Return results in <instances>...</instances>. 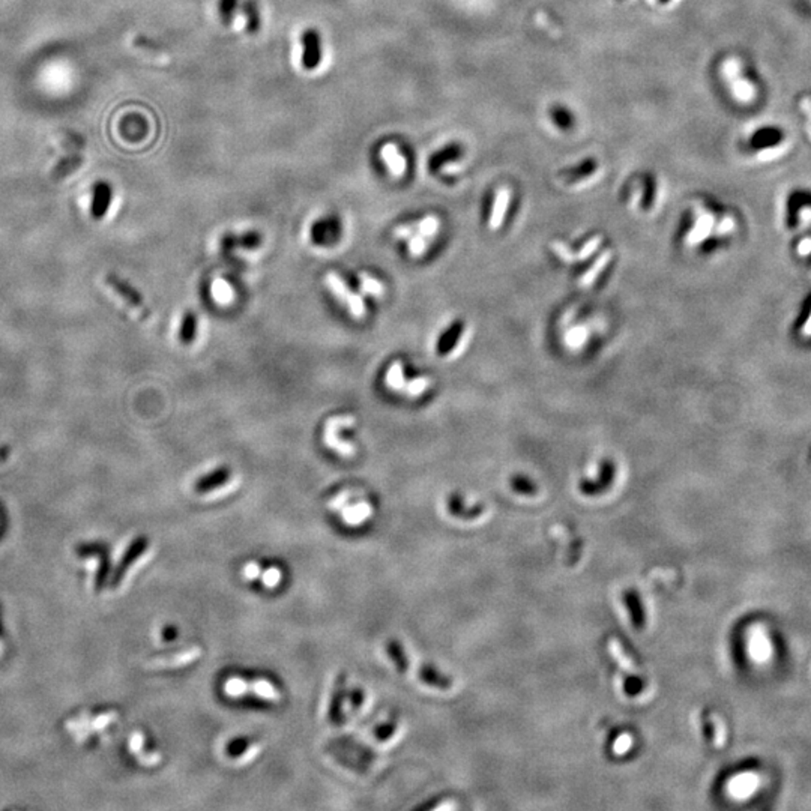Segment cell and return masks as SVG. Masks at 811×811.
<instances>
[{
    "instance_id": "6da1fadb",
    "label": "cell",
    "mask_w": 811,
    "mask_h": 811,
    "mask_svg": "<svg viewBox=\"0 0 811 811\" xmlns=\"http://www.w3.org/2000/svg\"><path fill=\"white\" fill-rule=\"evenodd\" d=\"M117 719L119 712L116 709L94 706L70 714L63 722V730L82 747H97L110 736Z\"/></svg>"
},
{
    "instance_id": "7a4b0ae2",
    "label": "cell",
    "mask_w": 811,
    "mask_h": 811,
    "mask_svg": "<svg viewBox=\"0 0 811 811\" xmlns=\"http://www.w3.org/2000/svg\"><path fill=\"white\" fill-rule=\"evenodd\" d=\"M75 557L80 570L85 574L87 589L94 594L109 587V571L106 552L97 544H85L77 548Z\"/></svg>"
},
{
    "instance_id": "3957f363",
    "label": "cell",
    "mask_w": 811,
    "mask_h": 811,
    "mask_svg": "<svg viewBox=\"0 0 811 811\" xmlns=\"http://www.w3.org/2000/svg\"><path fill=\"white\" fill-rule=\"evenodd\" d=\"M356 420L352 415H339L332 416L325 424L323 428V443L337 452L338 455L344 457V459H352L356 454V448L350 440H344L339 435L342 430H347L355 425Z\"/></svg>"
},
{
    "instance_id": "277c9868",
    "label": "cell",
    "mask_w": 811,
    "mask_h": 811,
    "mask_svg": "<svg viewBox=\"0 0 811 811\" xmlns=\"http://www.w3.org/2000/svg\"><path fill=\"white\" fill-rule=\"evenodd\" d=\"M104 281H106V285L109 289L119 298L129 310H133L141 320H148L151 317V311L145 303V299H143V296L134 285H131L128 281L114 276V273H109Z\"/></svg>"
},
{
    "instance_id": "5b68a950",
    "label": "cell",
    "mask_w": 811,
    "mask_h": 811,
    "mask_svg": "<svg viewBox=\"0 0 811 811\" xmlns=\"http://www.w3.org/2000/svg\"><path fill=\"white\" fill-rule=\"evenodd\" d=\"M326 285H328V289L331 290V293L342 303L343 305H346V308L349 310V312L352 314L353 317L356 319H362L365 316V312H367V308H365V303L362 296H359L358 293L353 292L350 287L347 285V283L338 276V273L330 271L326 273Z\"/></svg>"
},
{
    "instance_id": "8992f818",
    "label": "cell",
    "mask_w": 811,
    "mask_h": 811,
    "mask_svg": "<svg viewBox=\"0 0 811 811\" xmlns=\"http://www.w3.org/2000/svg\"><path fill=\"white\" fill-rule=\"evenodd\" d=\"M343 236V222L338 215H326L310 227V241L319 248H332Z\"/></svg>"
},
{
    "instance_id": "52a82bcc",
    "label": "cell",
    "mask_w": 811,
    "mask_h": 811,
    "mask_svg": "<svg viewBox=\"0 0 811 811\" xmlns=\"http://www.w3.org/2000/svg\"><path fill=\"white\" fill-rule=\"evenodd\" d=\"M148 548H149V540L146 538V536H138V538H136L133 543H131L129 547L126 548L125 555L122 556L121 562L117 564L116 570L113 571V575L109 582V587H111L113 591L119 589L124 583V580H125V577L128 575L129 570L133 568L138 562V559L148 552Z\"/></svg>"
},
{
    "instance_id": "ba28073f",
    "label": "cell",
    "mask_w": 811,
    "mask_h": 811,
    "mask_svg": "<svg viewBox=\"0 0 811 811\" xmlns=\"http://www.w3.org/2000/svg\"><path fill=\"white\" fill-rule=\"evenodd\" d=\"M233 484V474L232 469L227 466H221L214 469L212 472L203 475L197 482L194 484V491L197 494H218L221 491L229 490Z\"/></svg>"
},
{
    "instance_id": "9c48e42d",
    "label": "cell",
    "mask_w": 811,
    "mask_h": 811,
    "mask_svg": "<svg viewBox=\"0 0 811 811\" xmlns=\"http://www.w3.org/2000/svg\"><path fill=\"white\" fill-rule=\"evenodd\" d=\"M300 45H303V67L307 71H314L319 68L322 62V36L317 29L308 28L300 35Z\"/></svg>"
},
{
    "instance_id": "30bf717a",
    "label": "cell",
    "mask_w": 811,
    "mask_h": 811,
    "mask_svg": "<svg viewBox=\"0 0 811 811\" xmlns=\"http://www.w3.org/2000/svg\"><path fill=\"white\" fill-rule=\"evenodd\" d=\"M200 655H202V648L197 645H190L180 649L160 653V655H153L149 658V663L155 667H164V669H168V667H180L190 664L197 660Z\"/></svg>"
},
{
    "instance_id": "8fae6325",
    "label": "cell",
    "mask_w": 811,
    "mask_h": 811,
    "mask_svg": "<svg viewBox=\"0 0 811 811\" xmlns=\"http://www.w3.org/2000/svg\"><path fill=\"white\" fill-rule=\"evenodd\" d=\"M113 202V187L107 180H97L92 187V199H90V215L95 221H101L109 214Z\"/></svg>"
},
{
    "instance_id": "7c38bea8",
    "label": "cell",
    "mask_w": 811,
    "mask_h": 811,
    "mask_svg": "<svg viewBox=\"0 0 811 811\" xmlns=\"http://www.w3.org/2000/svg\"><path fill=\"white\" fill-rule=\"evenodd\" d=\"M128 749L134 754L137 762L143 766H155L161 762V753L158 750H149L146 747V736L143 731L136 730L128 738Z\"/></svg>"
},
{
    "instance_id": "4fadbf2b",
    "label": "cell",
    "mask_w": 811,
    "mask_h": 811,
    "mask_svg": "<svg viewBox=\"0 0 811 811\" xmlns=\"http://www.w3.org/2000/svg\"><path fill=\"white\" fill-rule=\"evenodd\" d=\"M356 496L339 509V514H342L344 523L349 526H359L373 514L371 504L365 499L356 498Z\"/></svg>"
},
{
    "instance_id": "5bb4252c",
    "label": "cell",
    "mask_w": 811,
    "mask_h": 811,
    "mask_svg": "<svg viewBox=\"0 0 811 811\" xmlns=\"http://www.w3.org/2000/svg\"><path fill=\"white\" fill-rule=\"evenodd\" d=\"M260 750V742L251 738H238L226 747V754L232 761H250Z\"/></svg>"
},
{
    "instance_id": "9a60e30c",
    "label": "cell",
    "mask_w": 811,
    "mask_h": 811,
    "mask_svg": "<svg viewBox=\"0 0 811 811\" xmlns=\"http://www.w3.org/2000/svg\"><path fill=\"white\" fill-rule=\"evenodd\" d=\"M344 690H346L344 688V675H339L335 679L331 704H330V722L334 724L342 722V709H343V703H344Z\"/></svg>"
},
{
    "instance_id": "2e32d148",
    "label": "cell",
    "mask_w": 811,
    "mask_h": 811,
    "mask_svg": "<svg viewBox=\"0 0 811 811\" xmlns=\"http://www.w3.org/2000/svg\"><path fill=\"white\" fill-rule=\"evenodd\" d=\"M199 332V319H197V314L192 312V311H187L184 314V317H182L180 326H179V339L182 342V344H192L195 337H197Z\"/></svg>"
},
{
    "instance_id": "e0dca14e",
    "label": "cell",
    "mask_w": 811,
    "mask_h": 811,
    "mask_svg": "<svg viewBox=\"0 0 811 811\" xmlns=\"http://www.w3.org/2000/svg\"><path fill=\"white\" fill-rule=\"evenodd\" d=\"M509 199H511V192H509L508 188L499 190L498 195H496V202H494L493 212L490 217V229L491 230H498L502 226V221H504V217L506 214V209L509 205Z\"/></svg>"
},
{
    "instance_id": "ac0fdd59",
    "label": "cell",
    "mask_w": 811,
    "mask_h": 811,
    "mask_svg": "<svg viewBox=\"0 0 811 811\" xmlns=\"http://www.w3.org/2000/svg\"><path fill=\"white\" fill-rule=\"evenodd\" d=\"M222 245L226 248H246V250H253V248L261 245V236L257 232H246L239 234V236L229 234L222 241Z\"/></svg>"
},
{
    "instance_id": "d6986e66",
    "label": "cell",
    "mask_w": 811,
    "mask_h": 811,
    "mask_svg": "<svg viewBox=\"0 0 811 811\" xmlns=\"http://www.w3.org/2000/svg\"><path fill=\"white\" fill-rule=\"evenodd\" d=\"M211 295L212 299L218 305H230L234 300V290L230 283L224 278H215L211 284Z\"/></svg>"
},
{
    "instance_id": "ffe728a7",
    "label": "cell",
    "mask_w": 811,
    "mask_h": 811,
    "mask_svg": "<svg viewBox=\"0 0 811 811\" xmlns=\"http://www.w3.org/2000/svg\"><path fill=\"white\" fill-rule=\"evenodd\" d=\"M248 684H250V690L260 699L271 700V702H278L281 699V691L271 681H268V679L258 677V679H254V681L248 682Z\"/></svg>"
},
{
    "instance_id": "44dd1931",
    "label": "cell",
    "mask_w": 811,
    "mask_h": 811,
    "mask_svg": "<svg viewBox=\"0 0 811 811\" xmlns=\"http://www.w3.org/2000/svg\"><path fill=\"white\" fill-rule=\"evenodd\" d=\"M712 227H714V217L711 214H706V212L700 214L695 229H692L688 234L687 242L690 245L702 242L704 238H708V234L711 233Z\"/></svg>"
},
{
    "instance_id": "7402d4cb",
    "label": "cell",
    "mask_w": 811,
    "mask_h": 811,
    "mask_svg": "<svg viewBox=\"0 0 811 811\" xmlns=\"http://www.w3.org/2000/svg\"><path fill=\"white\" fill-rule=\"evenodd\" d=\"M239 6H241L242 12H244L245 17H246V31H248V33L256 35V33L260 31V26H261V21H260V11H258V6H257V2H256V0H242Z\"/></svg>"
},
{
    "instance_id": "603a6c76",
    "label": "cell",
    "mask_w": 811,
    "mask_h": 811,
    "mask_svg": "<svg viewBox=\"0 0 811 811\" xmlns=\"http://www.w3.org/2000/svg\"><path fill=\"white\" fill-rule=\"evenodd\" d=\"M420 677L423 682L439 690H450L452 687V681L450 677L437 673L435 669H428V667H423L420 670Z\"/></svg>"
},
{
    "instance_id": "cb8c5ba5",
    "label": "cell",
    "mask_w": 811,
    "mask_h": 811,
    "mask_svg": "<svg viewBox=\"0 0 811 811\" xmlns=\"http://www.w3.org/2000/svg\"><path fill=\"white\" fill-rule=\"evenodd\" d=\"M610 258H611V251H610V250H606L603 254H601V256L597 258V261L592 265V268H591L589 271H587V272L584 273V276L582 277L580 285H582V287H589V285H592V283L597 280V277L599 276L601 271H603V269L606 268V265L609 263Z\"/></svg>"
},
{
    "instance_id": "d4e9b609",
    "label": "cell",
    "mask_w": 811,
    "mask_h": 811,
    "mask_svg": "<svg viewBox=\"0 0 811 811\" xmlns=\"http://www.w3.org/2000/svg\"><path fill=\"white\" fill-rule=\"evenodd\" d=\"M385 383L389 389H394V391H401L404 388V385H405L404 369H403V364L400 361H396V362L391 364V367L386 371Z\"/></svg>"
},
{
    "instance_id": "484cf974",
    "label": "cell",
    "mask_w": 811,
    "mask_h": 811,
    "mask_svg": "<svg viewBox=\"0 0 811 811\" xmlns=\"http://www.w3.org/2000/svg\"><path fill=\"white\" fill-rule=\"evenodd\" d=\"M386 648H388V653H389L391 660L394 661V664L397 665V670L400 673L408 672L409 670V661H408V657H405L403 646L400 645L398 640H389Z\"/></svg>"
},
{
    "instance_id": "4316f807",
    "label": "cell",
    "mask_w": 811,
    "mask_h": 811,
    "mask_svg": "<svg viewBox=\"0 0 811 811\" xmlns=\"http://www.w3.org/2000/svg\"><path fill=\"white\" fill-rule=\"evenodd\" d=\"M460 331L462 328L460 326H452V328L447 332L443 334L442 338L439 339V346H437V352L440 355H445V353H450L454 350V347H457L460 342Z\"/></svg>"
},
{
    "instance_id": "83f0119b",
    "label": "cell",
    "mask_w": 811,
    "mask_h": 811,
    "mask_svg": "<svg viewBox=\"0 0 811 811\" xmlns=\"http://www.w3.org/2000/svg\"><path fill=\"white\" fill-rule=\"evenodd\" d=\"M250 690V684L239 676H233L224 682V692L230 697H241Z\"/></svg>"
},
{
    "instance_id": "f1b7e54d",
    "label": "cell",
    "mask_w": 811,
    "mask_h": 811,
    "mask_svg": "<svg viewBox=\"0 0 811 811\" xmlns=\"http://www.w3.org/2000/svg\"><path fill=\"white\" fill-rule=\"evenodd\" d=\"M626 604L630 606V610L633 613V624L636 628H643L645 625V611L642 609V604H640V599L638 597H636V594L630 592L626 594L625 597Z\"/></svg>"
},
{
    "instance_id": "f546056e",
    "label": "cell",
    "mask_w": 811,
    "mask_h": 811,
    "mask_svg": "<svg viewBox=\"0 0 811 811\" xmlns=\"http://www.w3.org/2000/svg\"><path fill=\"white\" fill-rule=\"evenodd\" d=\"M729 82H731V89H734V94L738 99L750 101L754 97V87L749 82L741 80L739 74L734 78H730Z\"/></svg>"
},
{
    "instance_id": "4dcf8cb0",
    "label": "cell",
    "mask_w": 811,
    "mask_h": 811,
    "mask_svg": "<svg viewBox=\"0 0 811 811\" xmlns=\"http://www.w3.org/2000/svg\"><path fill=\"white\" fill-rule=\"evenodd\" d=\"M239 5H241L239 0H218V12L222 24L224 26L232 24L234 12L238 11Z\"/></svg>"
},
{
    "instance_id": "1f68e13d",
    "label": "cell",
    "mask_w": 811,
    "mask_h": 811,
    "mask_svg": "<svg viewBox=\"0 0 811 811\" xmlns=\"http://www.w3.org/2000/svg\"><path fill=\"white\" fill-rule=\"evenodd\" d=\"M258 579L261 580V584H263L265 587H269V589H272V587H277L281 583L283 571L278 567L263 568V571H261Z\"/></svg>"
},
{
    "instance_id": "d6a6232c",
    "label": "cell",
    "mask_w": 811,
    "mask_h": 811,
    "mask_svg": "<svg viewBox=\"0 0 811 811\" xmlns=\"http://www.w3.org/2000/svg\"><path fill=\"white\" fill-rule=\"evenodd\" d=\"M359 280H361V289L364 293L374 295V296H381L383 293L382 283L376 280L374 277L369 276V273H361Z\"/></svg>"
},
{
    "instance_id": "836d02e7",
    "label": "cell",
    "mask_w": 811,
    "mask_h": 811,
    "mask_svg": "<svg viewBox=\"0 0 811 811\" xmlns=\"http://www.w3.org/2000/svg\"><path fill=\"white\" fill-rule=\"evenodd\" d=\"M430 383L431 382H430L428 377H416L410 382H405L403 392H405V394H408L409 397H418V396L424 394L427 388L430 386Z\"/></svg>"
},
{
    "instance_id": "e575fe53",
    "label": "cell",
    "mask_w": 811,
    "mask_h": 811,
    "mask_svg": "<svg viewBox=\"0 0 811 811\" xmlns=\"http://www.w3.org/2000/svg\"><path fill=\"white\" fill-rule=\"evenodd\" d=\"M409 238V253L415 257L423 256L427 251V238L420 233H412Z\"/></svg>"
},
{
    "instance_id": "d590c367",
    "label": "cell",
    "mask_w": 811,
    "mask_h": 811,
    "mask_svg": "<svg viewBox=\"0 0 811 811\" xmlns=\"http://www.w3.org/2000/svg\"><path fill=\"white\" fill-rule=\"evenodd\" d=\"M397 730H398V724H397L396 719H392V722H388L382 726H379V729L376 730V736L379 741H388L397 734Z\"/></svg>"
},
{
    "instance_id": "8d00e7d4",
    "label": "cell",
    "mask_w": 811,
    "mask_h": 811,
    "mask_svg": "<svg viewBox=\"0 0 811 811\" xmlns=\"http://www.w3.org/2000/svg\"><path fill=\"white\" fill-rule=\"evenodd\" d=\"M601 242H603V238H601V236H595V238H592L591 241H587V242L583 245L582 250L579 251V254L575 256V257H577V260H586L587 257H589V256L597 250V248L599 246Z\"/></svg>"
},
{
    "instance_id": "74e56055",
    "label": "cell",
    "mask_w": 811,
    "mask_h": 811,
    "mask_svg": "<svg viewBox=\"0 0 811 811\" xmlns=\"http://www.w3.org/2000/svg\"><path fill=\"white\" fill-rule=\"evenodd\" d=\"M78 165H80V160H78V158H77V160L68 158V160L62 161V163L58 165L55 173L62 179V178H65V176H68L71 172H74V170H75Z\"/></svg>"
},
{
    "instance_id": "f35d334b",
    "label": "cell",
    "mask_w": 811,
    "mask_h": 811,
    "mask_svg": "<svg viewBox=\"0 0 811 811\" xmlns=\"http://www.w3.org/2000/svg\"><path fill=\"white\" fill-rule=\"evenodd\" d=\"M552 250H553L562 260L567 261V263H572V261L577 260V257H575V256L570 251V248H568L565 244H562V242H557V241L553 242V244H552Z\"/></svg>"
},
{
    "instance_id": "ab89813d",
    "label": "cell",
    "mask_w": 811,
    "mask_h": 811,
    "mask_svg": "<svg viewBox=\"0 0 811 811\" xmlns=\"http://www.w3.org/2000/svg\"><path fill=\"white\" fill-rule=\"evenodd\" d=\"M586 338H587V332H586L583 328L571 330V331L567 334V342H568V344L572 346V347H580V346L584 343Z\"/></svg>"
},
{
    "instance_id": "60d3db41",
    "label": "cell",
    "mask_w": 811,
    "mask_h": 811,
    "mask_svg": "<svg viewBox=\"0 0 811 811\" xmlns=\"http://www.w3.org/2000/svg\"><path fill=\"white\" fill-rule=\"evenodd\" d=\"M261 571H263V568H261V565L257 564V562H248V564L244 567V577L248 580H256L260 577Z\"/></svg>"
},
{
    "instance_id": "b9f144b4",
    "label": "cell",
    "mask_w": 811,
    "mask_h": 811,
    "mask_svg": "<svg viewBox=\"0 0 811 811\" xmlns=\"http://www.w3.org/2000/svg\"><path fill=\"white\" fill-rule=\"evenodd\" d=\"M536 23H538V24L541 26V28H544L550 35H555V36H559V35H560L559 29L556 28V26H555L550 20H548V17H547L545 14H543V12H538V14H536Z\"/></svg>"
},
{
    "instance_id": "7bdbcfd3",
    "label": "cell",
    "mask_w": 811,
    "mask_h": 811,
    "mask_svg": "<svg viewBox=\"0 0 811 811\" xmlns=\"http://www.w3.org/2000/svg\"><path fill=\"white\" fill-rule=\"evenodd\" d=\"M362 702H364V695H362V691H361V690H355V691H353L352 695H350V703H352V709H353V711H358V709L361 708V706H362Z\"/></svg>"
},
{
    "instance_id": "ee69618b",
    "label": "cell",
    "mask_w": 811,
    "mask_h": 811,
    "mask_svg": "<svg viewBox=\"0 0 811 811\" xmlns=\"http://www.w3.org/2000/svg\"><path fill=\"white\" fill-rule=\"evenodd\" d=\"M771 151H773V152H769V149H768V151H765V152H762V153H758L757 158L761 160V161H768V160L777 158V156H780V155L783 153V149H781V148H775V149H771Z\"/></svg>"
},
{
    "instance_id": "f6af8a7d",
    "label": "cell",
    "mask_w": 811,
    "mask_h": 811,
    "mask_svg": "<svg viewBox=\"0 0 811 811\" xmlns=\"http://www.w3.org/2000/svg\"><path fill=\"white\" fill-rule=\"evenodd\" d=\"M734 229H735V221L731 219L730 217H726V218L723 219L722 224H719V226L717 227V232L723 234V233H727V232H730V230H734Z\"/></svg>"
},
{
    "instance_id": "bcb514c9",
    "label": "cell",
    "mask_w": 811,
    "mask_h": 811,
    "mask_svg": "<svg viewBox=\"0 0 811 811\" xmlns=\"http://www.w3.org/2000/svg\"><path fill=\"white\" fill-rule=\"evenodd\" d=\"M161 636H163V640H165V642H172V640H175V638L178 637V630H176L175 626H172V625L165 626L164 630H163V633H161Z\"/></svg>"
},
{
    "instance_id": "7dc6e473",
    "label": "cell",
    "mask_w": 811,
    "mask_h": 811,
    "mask_svg": "<svg viewBox=\"0 0 811 811\" xmlns=\"http://www.w3.org/2000/svg\"><path fill=\"white\" fill-rule=\"evenodd\" d=\"M811 251V239H804L800 244V253L801 254H808Z\"/></svg>"
},
{
    "instance_id": "c3c4849f",
    "label": "cell",
    "mask_w": 811,
    "mask_h": 811,
    "mask_svg": "<svg viewBox=\"0 0 811 811\" xmlns=\"http://www.w3.org/2000/svg\"><path fill=\"white\" fill-rule=\"evenodd\" d=\"M801 106H802V109L811 116V98H804L802 102H801Z\"/></svg>"
},
{
    "instance_id": "681fc988",
    "label": "cell",
    "mask_w": 811,
    "mask_h": 811,
    "mask_svg": "<svg viewBox=\"0 0 811 811\" xmlns=\"http://www.w3.org/2000/svg\"><path fill=\"white\" fill-rule=\"evenodd\" d=\"M802 332H804V335H808V337L811 335V312H810V316H808V320H807V323L804 325Z\"/></svg>"
},
{
    "instance_id": "f907efd6",
    "label": "cell",
    "mask_w": 811,
    "mask_h": 811,
    "mask_svg": "<svg viewBox=\"0 0 811 811\" xmlns=\"http://www.w3.org/2000/svg\"><path fill=\"white\" fill-rule=\"evenodd\" d=\"M4 643H5V642H4V638H2V634H0V657H2V653H4V646H5Z\"/></svg>"
},
{
    "instance_id": "816d5d0a",
    "label": "cell",
    "mask_w": 811,
    "mask_h": 811,
    "mask_svg": "<svg viewBox=\"0 0 811 811\" xmlns=\"http://www.w3.org/2000/svg\"><path fill=\"white\" fill-rule=\"evenodd\" d=\"M677 2H681V0H672L670 5H673V4H677Z\"/></svg>"
}]
</instances>
